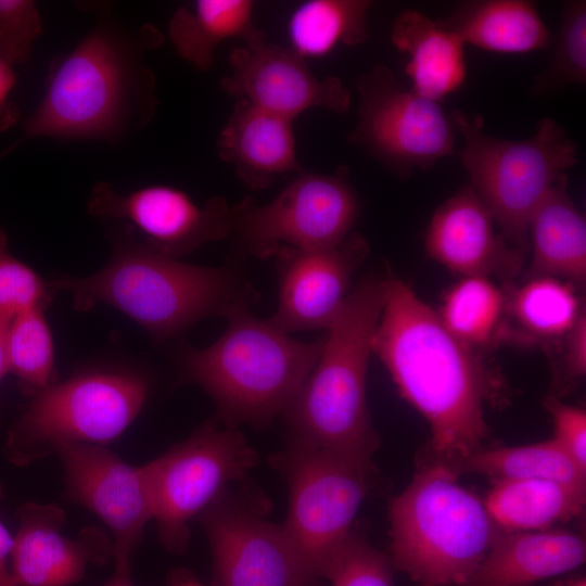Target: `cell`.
<instances>
[{
	"label": "cell",
	"mask_w": 586,
	"mask_h": 586,
	"mask_svg": "<svg viewBox=\"0 0 586 586\" xmlns=\"http://www.w3.org/2000/svg\"><path fill=\"white\" fill-rule=\"evenodd\" d=\"M384 298L371 349L399 395L429 423L431 440L422 462L450 466L484 448L486 404L504 398L498 372L476 351L456 339L436 310L403 280L385 276Z\"/></svg>",
	"instance_id": "6da1fadb"
},
{
	"label": "cell",
	"mask_w": 586,
	"mask_h": 586,
	"mask_svg": "<svg viewBox=\"0 0 586 586\" xmlns=\"http://www.w3.org/2000/svg\"><path fill=\"white\" fill-rule=\"evenodd\" d=\"M109 13L52 60L41 100L9 150L33 138L119 143L153 118L156 81L143 60L163 34L151 24L127 29Z\"/></svg>",
	"instance_id": "7a4b0ae2"
},
{
	"label": "cell",
	"mask_w": 586,
	"mask_h": 586,
	"mask_svg": "<svg viewBox=\"0 0 586 586\" xmlns=\"http://www.w3.org/2000/svg\"><path fill=\"white\" fill-rule=\"evenodd\" d=\"M50 284L71 295L75 310L106 304L155 342H166L205 318L228 319L259 297L234 267L181 262L151 250L123 228L114 234L111 258L100 270L58 277Z\"/></svg>",
	"instance_id": "3957f363"
},
{
	"label": "cell",
	"mask_w": 586,
	"mask_h": 586,
	"mask_svg": "<svg viewBox=\"0 0 586 586\" xmlns=\"http://www.w3.org/2000/svg\"><path fill=\"white\" fill-rule=\"evenodd\" d=\"M383 280L368 275L352 288L326 329L316 365L282 415L290 441L368 466L380 448L367 404V371Z\"/></svg>",
	"instance_id": "277c9868"
},
{
	"label": "cell",
	"mask_w": 586,
	"mask_h": 586,
	"mask_svg": "<svg viewBox=\"0 0 586 586\" xmlns=\"http://www.w3.org/2000/svg\"><path fill=\"white\" fill-rule=\"evenodd\" d=\"M227 320L226 331L209 346L179 349L180 379L213 398L222 423L266 425L283 415L301 391L320 356L323 336L300 341L250 309Z\"/></svg>",
	"instance_id": "5b68a950"
},
{
	"label": "cell",
	"mask_w": 586,
	"mask_h": 586,
	"mask_svg": "<svg viewBox=\"0 0 586 586\" xmlns=\"http://www.w3.org/2000/svg\"><path fill=\"white\" fill-rule=\"evenodd\" d=\"M392 565L421 586H462L501 532L483 500L437 462H422L390 505Z\"/></svg>",
	"instance_id": "8992f818"
},
{
	"label": "cell",
	"mask_w": 586,
	"mask_h": 586,
	"mask_svg": "<svg viewBox=\"0 0 586 586\" xmlns=\"http://www.w3.org/2000/svg\"><path fill=\"white\" fill-rule=\"evenodd\" d=\"M455 130L464 140L460 153L470 186L489 211L500 233L522 253L528 250V222L552 186L577 162V144L550 117L526 140L486 133L480 114L455 111Z\"/></svg>",
	"instance_id": "52a82bcc"
},
{
	"label": "cell",
	"mask_w": 586,
	"mask_h": 586,
	"mask_svg": "<svg viewBox=\"0 0 586 586\" xmlns=\"http://www.w3.org/2000/svg\"><path fill=\"white\" fill-rule=\"evenodd\" d=\"M146 380L120 369L87 370L35 396L12 424L5 457L16 466L40 460L68 443L105 446L140 413Z\"/></svg>",
	"instance_id": "ba28073f"
},
{
	"label": "cell",
	"mask_w": 586,
	"mask_h": 586,
	"mask_svg": "<svg viewBox=\"0 0 586 586\" xmlns=\"http://www.w3.org/2000/svg\"><path fill=\"white\" fill-rule=\"evenodd\" d=\"M272 461L289 488L282 528L311 577L326 578L353 533L375 467L293 441Z\"/></svg>",
	"instance_id": "9c48e42d"
},
{
	"label": "cell",
	"mask_w": 586,
	"mask_h": 586,
	"mask_svg": "<svg viewBox=\"0 0 586 586\" xmlns=\"http://www.w3.org/2000/svg\"><path fill=\"white\" fill-rule=\"evenodd\" d=\"M348 168L334 174L301 173L270 202L251 196L231 205L230 238L256 258L311 252L341 244L360 214V199Z\"/></svg>",
	"instance_id": "30bf717a"
},
{
	"label": "cell",
	"mask_w": 586,
	"mask_h": 586,
	"mask_svg": "<svg viewBox=\"0 0 586 586\" xmlns=\"http://www.w3.org/2000/svg\"><path fill=\"white\" fill-rule=\"evenodd\" d=\"M257 462V453L238 428L213 419L142 466L152 520L163 546L182 552L189 542L190 521Z\"/></svg>",
	"instance_id": "8fae6325"
},
{
	"label": "cell",
	"mask_w": 586,
	"mask_h": 586,
	"mask_svg": "<svg viewBox=\"0 0 586 586\" xmlns=\"http://www.w3.org/2000/svg\"><path fill=\"white\" fill-rule=\"evenodd\" d=\"M358 120L349 141L407 179L456 153L455 128L440 103L405 87L393 71L375 65L355 81Z\"/></svg>",
	"instance_id": "7c38bea8"
},
{
	"label": "cell",
	"mask_w": 586,
	"mask_h": 586,
	"mask_svg": "<svg viewBox=\"0 0 586 586\" xmlns=\"http://www.w3.org/2000/svg\"><path fill=\"white\" fill-rule=\"evenodd\" d=\"M264 511L227 488L198 515L213 556L211 586H315L282 525Z\"/></svg>",
	"instance_id": "4fadbf2b"
},
{
	"label": "cell",
	"mask_w": 586,
	"mask_h": 586,
	"mask_svg": "<svg viewBox=\"0 0 586 586\" xmlns=\"http://www.w3.org/2000/svg\"><path fill=\"white\" fill-rule=\"evenodd\" d=\"M89 213L117 221L138 241L163 255L178 258L204 244L230 238L231 205L216 195L204 204L173 186L151 184L123 193L100 181L91 190Z\"/></svg>",
	"instance_id": "5bb4252c"
},
{
	"label": "cell",
	"mask_w": 586,
	"mask_h": 586,
	"mask_svg": "<svg viewBox=\"0 0 586 586\" xmlns=\"http://www.w3.org/2000/svg\"><path fill=\"white\" fill-rule=\"evenodd\" d=\"M67 497L97 514L114 536L115 564L131 565L146 523L152 520L142 467H132L105 446L68 443L59 446Z\"/></svg>",
	"instance_id": "9a60e30c"
},
{
	"label": "cell",
	"mask_w": 586,
	"mask_h": 586,
	"mask_svg": "<svg viewBox=\"0 0 586 586\" xmlns=\"http://www.w3.org/2000/svg\"><path fill=\"white\" fill-rule=\"evenodd\" d=\"M222 90L280 116L294 118L319 107L345 113L351 93L340 78H318L290 48L258 40L232 50Z\"/></svg>",
	"instance_id": "2e32d148"
},
{
	"label": "cell",
	"mask_w": 586,
	"mask_h": 586,
	"mask_svg": "<svg viewBox=\"0 0 586 586\" xmlns=\"http://www.w3.org/2000/svg\"><path fill=\"white\" fill-rule=\"evenodd\" d=\"M370 246L352 232L341 244L320 251L279 255L278 309L268 321L284 333L327 329L352 290Z\"/></svg>",
	"instance_id": "e0dca14e"
},
{
	"label": "cell",
	"mask_w": 586,
	"mask_h": 586,
	"mask_svg": "<svg viewBox=\"0 0 586 586\" xmlns=\"http://www.w3.org/2000/svg\"><path fill=\"white\" fill-rule=\"evenodd\" d=\"M495 220L470 184L441 204L424 235L431 258L462 277L511 279L523 253L495 231Z\"/></svg>",
	"instance_id": "ac0fdd59"
},
{
	"label": "cell",
	"mask_w": 586,
	"mask_h": 586,
	"mask_svg": "<svg viewBox=\"0 0 586 586\" xmlns=\"http://www.w3.org/2000/svg\"><path fill=\"white\" fill-rule=\"evenodd\" d=\"M17 517L10 572L22 586L73 585L89 562L103 563L113 556V545L95 528L84 530L76 539L63 535L66 517L55 505L27 502Z\"/></svg>",
	"instance_id": "d6986e66"
},
{
	"label": "cell",
	"mask_w": 586,
	"mask_h": 586,
	"mask_svg": "<svg viewBox=\"0 0 586 586\" xmlns=\"http://www.w3.org/2000/svg\"><path fill=\"white\" fill-rule=\"evenodd\" d=\"M217 154L250 189L297 167L293 120L237 99L217 138Z\"/></svg>",
	"instance_id": "ffe728a7"
},
{
	"label": "cell",
	"mask_w": 586,
	"mask_h": 586,
	"mask_svg": "<svg viewBox=\"0 0 586 586\" xmlns=\"http://www.w3.org/2000/svg\"><path fill=\"white\" fill-rule=\"evenodd\" d=\"M585 559V537L573 531L500 532L462 586H532L577 569Z\"/></svg>",
	"instance_id": "44dd1931"
},
{
	"label": "cell",
	"mask_w": 586,
	"mask_h": 586,
	"mask_svg": "<svg viewBox=\"0 0 586 586\" xmlns=\"http://www.w3.org/2000/svg\"><path fill=\"white\" fill-rule=\"evenodd\" d=\"M391 41L408 54L405 73L411 89L421 97L441 103L464 84L466 44L437 21L419 11L405 10L392 23Z\"/></svg>",
	"instance_id": "7402d4cb"
},
{
	"label": "cell",
	"mask_w": 586,
	"mask_h": 586,
	"mask_svg": "<svg viewBox=\"0 0 586 586\" xmlns=\"http://www.w3.org/2000/svg\"><path fill=\"white\" fill-rule=\"evenodd\" d=\"M561 176L534 211L528 222L532 251L528 278L555 277L578 289L586 280V220Z\"/></svg>",
	"instance_id": "603a6c76"
},
{
	"label": "cell",
	"mask_w": 586,
	"mask_h": 586,
	"mask_svg": "<svg viewBox=\"0 0 586 586\" xmlns=\"http://www.w3.org/2000/svg\"><path fill=\"white\" fill-rule=\"evenodd\" d=\"M437 22L456 33L464 44L493 52L525 53L545 49L551 42V33L531 1H464Z\"/></svg>",
	"instance_id": "cb8c5ba5"
},
{
	"label": "cell",
	"mask_w": 586,
	"mask_h": 586,
	"mask_svg": "<svg viewBox=\"0 0 586 586\" xmlns=\"http://www.w3.org/2000/svg\"><path fill=\"white\" fill-rule=\"evenodd\" d=\"M253 14L251 0H196L174 13L168 36L181 59L205 72L224 41L237 38L249 44L266 38L255 25Z\"/></svg>",
	"instance_id": "d4e9b609"
},
{
	"label": "cell",
	"mask_w": 586,
	"mask_h": 586,
	"mask_svg": "<svg viewBox=\"0 0 586 586\" xmlns=\"http://www.w3.org/2000/svg\"><path fill=\"white\" fill-rule=\"evenodd\" d=\"M483 502L501 532L544 531L584 511L586 486L551 480L497 481Z\"/></svg>",
	"instance_id": "484cf974"
},
{
	"label": "cell",
	"mask_w": 586,
	"mask_h": 586,
	"mask_svg": "<svg viewBox=\"0 0 586 586\" xmlns=\"http://www.w3.org/2000/svg\"><path fill=\"white\" fill-rule=\"evenodd\" d=\"M579 290L555 277H533L507 292L506 317L518 329L511 337L526 343L560 342L585 313Z\"/></svg>",
	"instance_id": "4316f807"
},
{
	"label": "cell",
	"mask_w": 586,
	"mask_h": 586,
	"mask_svg": "<svg viewBox=\"0 0 586 586\" xmlns=\"http://www.w3.org/2000/svg\"><path fill=\"white\" fill-rule=\"evenodd\" d=\"M368 0H308L288 22L290 49L301 58H320L337 46H356L369 36Z\"/></svg>",
	"instance_id": "83f0119b"
},
{
	"label": "cell",
	"mask_w": 586,
	"mask_h": 586,
	"mask_svg": "<svg viewBox=\"0 0 586 586\" xmlns=\"http://www.w3.org/2000/svg\"><path fill=\"white\" fill-rule=\"evenodd\" d=\"M456 475L475 473L497 481L551 480L586 486L582 471L551 438L520 446L482 448L445 466Z\"/></svg>",
	"instance_id": "f1b7e54d"
},
{
	"label": "cell",
	"mask_w": 586,
	"mask_h": 586,
	"mask_svg": "<svg viewBox=\"0 0 586 586\" xmlns=\"http://www.w3.org/2000/svg\"><path fill=\"white\" fill-rule=\"evenodd\" d=\"M506 291L485 277H462L436 310L444 327L460 342L485 349L505 340Z\"/></svg>",
	"instance_id": "f546056e"
},
{
	"label": "cell",
	"mask_w": 586,
	"mask_h": 586,
	"mask_svg": "<svg viewBox=\"0 0 586 586\" xmlns=\"http://www.w3.org/2000/svg\"><path fill=\"white\" fill-rule=\"evenodd\" d=\"M52 332L46 309L33 308L11 318L5 335L8 372L21 392L33 397L58 381Z\"/></svg>",
	"instance_id": "4dcf8cb0"
},
{
	"label": "cell",
	"mask_w": 586,
	"mask_h": 586,
	"mask_svg": "<svg viewBox=\"0 0 586 586\" xmlns=\"http://www.w3.org/2000/svg\"><path fill=\"white\" fill-rule=\"evenodd\" d=\"M586 82V2L563 4L561 26L549 65L533 78L532 91L546 94Z\"/></svg>",
	"instance_id": "1f68e13d"
},
{
	"label": "cell",
	"mask_w": 586,
	"mask_h": 586,
	"mask_svg": "<svg viewBox=\"0 0 586 586\" xmlns=\"http://www.w3.org/2000/svg\"><path fill=\"white\" fill-rule=\"evenodd\" d=\"M56 291L29 266L14 257L8 237L0 228V316L15 315L33 309H48Z\"/></svg>",
	"instance_id": "d6a6232c"
},
{
	"label": "cell",
	"mask_w": 586,
	"mask_h": 586,
	"mask_svg": "<svg viewBox=\"0 0 586 586\" xmlns=\"http://www.w3.org/2000/svg\"><path fill=\"white\" fill-rule=\"evenodd\" d=\"M326 578L332 586H396L390 558L354 531Z\"/></svg>",
	"instance_id": "836d02e7"
},
{
	"label": "cell",
	"mask_w": 586,
	"mask_h": 586,
	"mask_svg": "<svg viewBox=\"0 0 586 586\" xmlns=\"http://www.w3.org/2000/svg\"><path fill=\"white\" fill-rule=\"evenodd\" d=\"M42 33V20L31 0H0V59L12 67L26 63Z\"/></svg>",
	"instance_id": "e575fe53"
},
{
	"label": "cell",
	"mask_w": 586,
	"mask_h": 586,
	"mask_svg": "<svg viewBox=\"0 0 586 586\" xmlns=\"http://www.w3.org/2000/svg\"><path fill=\"white\" fill-rule=\"evenodd\" d=\"M544 406L553 421L552 440L568 457L586 472V412L583 408L547 396Z\"/></svg>",
	"instance_id": "d590c367"
},
{
	"label": "cell",
	"mask_w": 586,
	"mask_h": 586,
	"mask_svg": "<svg viewBox=\"0 0 586 586\" xmlns=\"http://www.w3.org/2000/svg\"><path fill=\"white\" fill-rule=\"evenodd\" d=\"M561 374L570 382L583 378L586 373V316L579 317L575 326L560 341Z\"/></svg>",
	"instance_id": "8d00e7d4"
},
{
	"label": "cell",
	"mask_w": 586,
	"mask_h": 586,
	"mask_svg": "<svg viewBox=\"0 0 586 586\" xmlns=\"http://www.w3.org/2000/svg\"><path fill=\"white\" fill-rule=\"evenodd\" d=\"M15 81L13 67L0 59V131L9 129L20 118L18 109L10 98Z\"/></svg>",
	"instance_id": "74e56055"
},
{
	"label": "cell",
	"mask_w": 586,
	"mask_h": 586,
	"mask_svg": "<svg viewBox=\"0 0 586 586\" xmlns=\"http://www.w3.org/2000/svg\"><path fill=\"white\" fill-rule=\"evenodd\" d=\"M103 586H133L130 577V565L115 564L114 573Z\"/></svg>",
	"instance_id": "f35d334b"
},
{
	"label": "cell",
	"mask_w": 586,
	"mask_h": 586,
	"mask_svg": "<svg viewBox=\"0 0 586 586\" xmlns=\"http://www.w3.org/2000/svg\"><path fill=\"white\" fill-rule=\"evenodd\" d=\"M10 320V317L0 316V381L8 373L5 335Z\"/></svg>",
	"instance_id": "ab89813d"
},
{
	"label": "cell",
	"mask_w": 586,
	"mask_h": 586,
	"mask_svg": "<svg viewBox=\"0 0 586 586\" xmlns=\"http://www.w3.org/2000/svg\"><path fill=\"white\" fill-rule=\"evenodd\" d=\"M13 545V537L5 526L0 522V562L5 561L10 555Z\"/></svg>",
	"instance_id": "60d3db41"
},
{
	"label": "cell",
	"mask_w": 586,
	"mask_h": 586,
	"mask_svg": "<svg viewBox=\"0 0 586 586\" xmlns=\"http://www.w3.org/2000/svg\"><path fill=\"white\" fill-rule=\"evenodd\" d=\"M0 586H22L8 570L5 561L0 562Z\"/></svg>",
	"instance_id": "b9f144b4"
},
{
	"label": "cell",
	"mask_w": 586,
	"mask_h": 586,
	"mask_svg": "<svg viewBox=\"0 0 586 586\" xmlns=\"http://www.w3.org/2000/svg\"><path fill=\"white\" fill-rule=\"evenodd\" d=\"M173 586H205V585H203L202 583H200L194 577L188 574H182V575H179L175 579V582L173 583Z\"/></svg>",
	"instance_id": "7bdbcfd3"
},
{
	"label": "cell",
	"mask_w": 586,
	"mask_h": 586,
	"mask_svg": "<svg viewBox=\"0 0 586 586\" xmlns=\"http://www.w3.org/2000/svg\"><path fill=\"white\" fill-rule=\"evenodd\" d=\"M568 586H586V582H585V578H579L569 584Z\"/></svg>",
	"instance_id": "ee69618b"
},
{
	"label": "cell",
	"mask_w": 586,
	"mask_h": 586,
	"mask_svg": "<svg viewBox=\"0 0 586 586\" xmlns=\"http://www.w3.org/2000/svg\"><path fill=\"white\" fill-rule=\"evenodd\" d=\"M1 494H2V489H1V486H0V497H1Z\"/></svg>",
	"instance_id": "f6af8a7d"
}]
</instances>
